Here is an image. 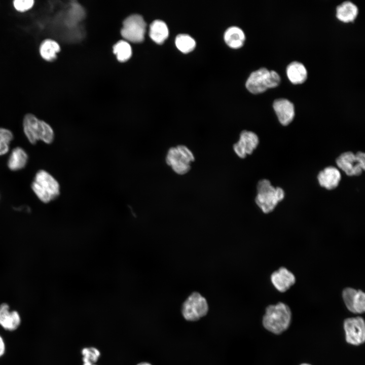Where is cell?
<instances>
[{
    "label": "cell",
    "instance_id": "obj_29",
    "mask_svg": "<svg viewBox=\"0 0 365 365\" xmlns=\"http://www.w3.org/2000/svg\"><path fill=\"white\" fill-rule=\"evenodd\" d=\"M137 365H152V364L147 362H141L138 363Z\"/></svg>",
    "mask_w": 365,
    "mask_h": 365
},
{
    "label": "cell",
    "instance_id": "obj_9",
    "mask_svg": "<svg viewBox=\"0 0 365 365\" xmlns=\"http://www.w3.org/2000/svg\"><path fill=\"white\" fill-rule=\"evenodd\" d=\"M145 30L146 23L142 17L138 15H132L124 20L121 34L128 41L139 43L144 40Z\"/></svg>",
    "mask_w": 365,
    "mask_h": 365
},
{
    "label": "cell",
    "instance_id": "obj_31",
    "mask_svg": "<svg viewBox=\"0 0 365 365\" xmlns=\"http://www.w3.org/2000/svg\"><path fill=\"white\" fill-rule=\"evenodd\" d=\"M301 365H309V364H301Z\"/></svg>",
    "mask_w": 365,
    "mask_h": 365
},
{
    "label": "cell",
    "instance_id": "obj_15",
    "mask_svg": "<svg viewBox=\"0 0 365 365\" xmlns=\"http://www.w3.org/2000/svg\"><path fill=\"white\" fill-rule=\"evenodd\" d=\"M21 322V318L16 311H10L8 304L0 305V325L5 330L13 331L16 330Z\"/></svg>",
    "mask_w": 365,
    "mask_h": 365
},
{
    "label": "cell",
    "instance_id": "obj_16",
    "mask_svg": "<svg viewBox=\"0 0 365 365\" xmlns=\"http://www.w3.org/2000/svg\"><path fill=\"white\" fill-rule=\"evenodd\" d=\"M341 178L339 170L333 166H328L319 172L317 179L319 185L327 190L335 189Z\"/></svg>",
    "mask_w": 365,
    "mask_h": 365
},
{
    "label": "cell",
    "instance_id": "obj_25",
    "mask_svg": "<svg viewBox=\"0 0 365 365\" xmlns=\"http://www.w3.org/2000/svg\"><path fill=\"white\" fill-rule=\"evenodd\" d=\"M14 138L12 132L5 128H0V156L6 154L10 144Z\"/></svg>",
    "mask_w": 365,
    "mask_h": 365
},
{
    "label": "cell",
    "instance_id": "obj_18",
    "mask_svg": "<svg viewBox=\"0 0 365 365\" xmlns=\"http://www.w3.org/2000/svg\"><path fill=\"white\" fill-rule=\"evenodd\" d=\"M224 38L227 45L233 49L241 48L245 40L243 31L240 28L235 26L227 28L225 32Z\"/></svg>",
    "mask_w": 365,
    "mask_h": 365
},
{
    "label": "cell",
    "instance_id": "obj_12",
    "mask_svg": "<svg viewBox=\"0 0 365 365\" xmlns=\"http://www.w3.org/2000/svg\"><path fill=\"white\" fill-rule=\"evenodd\" d=\"M343 301L351 312L362 313L365 310V295L363 291L352 287H346L342 291Z\"/></svg>",
    "mask_w": 365,
    "mask_h": 365
},
{
    "label": "cell",
    "instance_id": "obj_19",
    "mask_svg": "<svg viewBox=\"0 0 365 365\" xmlns=\"http://www.w3.org/2000/svg\"><path fill=\"white\" fill-rule=\"evenodd\" d=\"M286 74L289 80L294 84H302L307 78V71L305 66L297 61L292 62L288 65Z\"/></svg>",
    "mask_w": 365,
    "mask_h": 365
},
{
    "label": "cell",
    "instance_id": "obj_30",
    "mask_svg": "<svg viewBox=\"0 0 365 365\" xmlns=\"http://www.w3.org/2000/svg\"><path fill=\"white\" fill-rule=\"evenodd\" d=\"M83 365H96L95 363H92L90 362H84Z\"/></svg>",
    "mask_w": 365,
    "mask_h": 365
},
{
    "label": "cell",
    "instance_id": "obj_6",
    "mask_svg": "<svg viewBox=\"0 0 365 365\" xmlns=\"http://www.w3.org/2000/svg\"><path fill=\"white\" fill-rule=\"evenodd\" d=\"M166 163L174 172L183 175L191 169V163L195 160L192 151L186 145H178L170 148L166 155Z\"/></svg>",
    "mask_w": 365,
    "mask_h": 365
},
{
    "label": "cell",
    "instance_id": "obj_22",
    "mask_svg": "<svg viewBox=\"0 0 365 365\" xmlns=\"http://www.w3.org/2000/svg\"><path fill=\"white\" fill-rule=\"evenodd\" d=\"M149 34L151 39L156 43H163L169 35L166 24L160 20L154 21L150 25Z\"/></svg>",
    "mask_w": 365,
    "mask_h": 365
},
{
    "label": "cell",
    "instance_id": "obj_27",
    "mask_svg": "<svg viewBox=\"0 0 365 365\" xmlns=\"http://www.w3.org/2000/svg\"><path fill=\"white\" fill-rule=\"evenodd\" d=\"M34 4L33 0H15L13 2L15 9L19 12H24L31 9Z\"/></svg>",
    "mask_w": 365,
    "mask_h": 365
},
{
    "label": "cell",
    "instance_id": "obj_3",
    "mask_svg": "<svg viewBox=\"0 0 365 365\" xmlns=\"http://www.w3.org/2000/svg\"><path fill=\"white\" fill-rule=\"evenodd\" d=\"M291 311L285 304L279 302L268 306L263 319L264 326L269 331L279 334L286 330L291 320Z\"/></svg>",
    "mask_w": 365,
    "mask_h": 365
},
{
    "label": "cell",
    "instance_id": "obj_10",
    "mask_svg": "<svg viewBox=\"0 0 365 365\" xmlns=\"http://www.w3.org/2000/svg\"><path fill=\"white\" fill-rule=\"evenodd\" d=\"M346 341L351 344L358 345L365 339V325L363 319L359 316L348 318L344 322Z\"/></svg>",
    "mask_w": 365,
    "mask_h": 365
},
{
    "label": "cell",
    "instance_id": "obj_17",
    "mask_svg": "<svg viewBox=\"0 0 365 365\" xmlns=\"http://www.w3.org/2000/svg\"><path fill=\"white\" fill-rule=\"evenodd\" d=\"M28 157L25 151L21 147H16L11 152L7 162L9 169L18 171L24 168L28 162Z\"/></svg>",
    "mask_w": 365,
    "mask_h": 365
},
{
    "label": "cell",
    "instance_id": "obj_7",
    "mask_svg": "<svg viewBox=\"0 0 365 365\" xmlns=\"http://www.w3.org/2000/svg\"><path fill=\"white\" fill-rule=\"evenodd\" d=\"M208 305L206 299L198 292H194L182 304V314L189 321H196L205 316L208 312Z\"/></svg>",
    "mask_w": 365,
    "mask_h": 365
},
{
    "label": "cell",
    "instance_id": "obj_20",
    "mask_svg": "<svg viewBox=\"0 0 365 365\" xmlns=\"http://www.w3.org/2000/svg\"><path fill=\"white\" fill-rule=\"evenodd\" d=\"M60 51L59 44L55 41L47 39L43 40L39 47L41 57L46 61H53L57 58V54Z\"/></svg>",
    "mask_w": 365,
    "mask_h": 365
},
{
    "label": "cell",
    "instance_id": "obj_28",
    "mask_svg": "<svg viewBox=\"0 0 365 365\" xmlns=\"http://www.w3.org/2000/svg\"><path fill=\"white\" fill-rule=\"evenodd\" d=\"M5 351V345L3 339L0 336V357L3 356Z\"/></svg>",
    "mask_w": 365,
    "mask_h": 365
},
{
    "label": "cell",
    "instance_id": "obj_23",
    "mask_svg": "<svg viewBox=\"0 0 365 365\" xmlns=\"http://www.w3.org/2000/svg\"><path fill=\"white\" fill-rule=\"evenodd\" d=\"M177 48L184 53H188L192 51L196 47L195 40L187 34H178L175 41Z\"/></svg>",
    "mask_w": 365,
    "mask_h": 365
},
{
    "label": "cell",
    "instance_id": "obj_26",
    "mask_svg": "<svg viewBox=\"0 0 365 365\" xmlns=\"http://www.w3.org/2000/svg\"><path fill=\"white\" fill-rule=\"evenodd\" d=\"M81 353L83 362L95 363L100 356L99 350L93 347L84 348Z\"/></svg>",
    "mask_w": 365,
    "mask_h": 365
},
{
    "label": "cell",
    "instance_id": "obj_1",
    "mask_svg": "<svg viewBox=\"0 0 365 365\" xmlns=\"http://www.w3.org/2000/svg\"><path fill=\"white\" fill-rule=\"evenodd\" d=\"M22 127L26 137L32 144H35L39 140L47 144H50L54 140V132L52 127L32 114L25 115Z\"/></svg>",
    "mask_w": 365,
    "mask_h": 365
},
{
    "label": "cell",
    "instance_id": "obj_8",
    "mask_svg": "<svg viewBox=\"0 0 365 365\" xmlns=\"http://www.w3.org/2000/svg\"><path fill=\"white\" fill-rule=\"evenodd\" d=\"M337 166L348 176H358L365 169V154L358 152L341 154L336 159Z\"/></svg>",
    "mask_w": 365,
    "mask_h": 365
},
{
    "label": "cell",
    "instance_id": "obj_2",
    "mask_svg": "<svg viewBox=\"0 0 365 365\" xmlns=\"http://www.w3.org/2000/svg\"><path fill=\"white\" fill-rule=\"evenodd\" d=\"M31 188L38 198L45 203L53 201L60 193L58 181L49 172L42 169L36 173Z\"/></svg>",
    "mask_w": 365,
    "mask_h": 365
},
{
    "label": "cell",
    "instance_id": "obj_11",
    "mask_svg": "<svg viewBox=\"0 0 365 365\" xmlns=\"http://www.w3.org/2000/svg\"><path fill=\"white\" fill-rule=\"evenodd\" d=\"M259 142V137L254 132L243 130L240 133L239 140L233 145V150L238 157L244 159L252 153Z\"/></svg>",
    "mask_w": 365,
    "mask_h": 365
},
{
    "label": "cell",
    "instance_id": "obj_21",
    "mask_svg": "<svg viewBox=\"0 0 365 365\" xmlns=\"http://www.w3.org/2000/svg\"><path fill=\"white\" fill-rule=\"evenodd\" d=\"M358 14V8L352 3L346 1L339 5L336 9V16L341 21L348 23L355 20Z\"/></svg>",
    "mask_w": 365,
    "mask_h": 365
},
{
    "label": "cell",
    "instance_id": "obj_4",
    "mask_svg": "<svg viewBox=\"0 0 365 365\" xmlns=\"http://www.w3.org/2000/svg\"><path fill=\"white\" fill-rule=\"evenodd\" d=\"M257 189L256 203L265 213L272 212L284 197V191L280 187H274L267 179L260 180Z\"/></svg>",
    "mask_w": 365,
    "mask_h": 365
},
{
    "label": "cell",
    "instance_id": "obj_13",
    "mask_svg": "<svg viewBox=\"0 0 365 365\" xmlns=\"http://www.w3.org/2000/svg\"><path fill=\"white\" fill-rule=\"evenodd\" d=\"M270 279L274 287L281 293L287 290L296 281L295 275L284 267H280L273 272Z\"/></svg>",
    "mask_w": 365,
    "mask_h": 365
},
{
    "label": "cell",
    "instance_id": "obj_24",
    "mask_svg": "<svg viewBox=\"0 0 365 365\" xmlns=\"http://www.w3.org/2000/svg\"><path fill=\"white\" fill-rule=\"evenodd\" d=\"M113 51L118 60L121 62L128 60L132 54L130 44L125 41H120L117 43L113 47Z\"/></svg>",
    "mask_w": 365,
    "mask_h": 365
},
{
    "label": "cell",
    "instance_id": "obj_14",
    "mask_svg": "<svg viewBox=\"0 0 365 365\" xmlns=\"http://www.w3.org/2000/svg\"><path fill=\"white\" fill-rule=\"evenodd\" d=\"M273 107L282 125L286 126L291 122L295 117V107L292 102L284 98L277 99L274 101Z\"/></svg>",
    "mask_w": 365,
    "mask_h": 365
},
{
    "label": "cell",
    "instance_id": "obj_5",
    "mask_svg": "<svg viewBox=\"0 0 365 365\" xmlns=\"http://www.w3.org/2000/svg\"><path fill=\"white\" fill-rule=\"evenodd\" d=\"M280 82V76L276 71L261 68L250 75L245 86L250 93L256 94L263 93L269 88H275Z\"/></svg>",
    "mask_w": 365,
    "mask_h": 365
}]
</instances>
